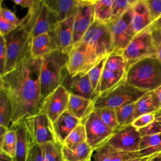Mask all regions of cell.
Segmentation results:
<instances>
[{
  "label": "cell",
  "mask_w": 161,
  "mask_h": 161,
  "mask_svg": "<svg viewBox=\"0 0 161 161\" xmlns=\"http://www.w3.org/2000/svg\"><path fill=\"white\" fill-rule=\"evenodd\" d=\"M42 65V58L30 57L0 75V89L8 94L13 106V124L42 112L44 101L40 80Z\"/></svg>",
  "instance_id": "1"
},
{
  "label": "cell",
  "mask_w": 161,
  "mask_h": 161,
  "mask_svg": "<svg viewBox=\"0 0 161 161\" xmlns=\"http://www.w3.org/2000/svg\"><path fill=\"white\" fill-rule=\"evenodd\" d=\"M125 81L145 92L161 86V63L157 57H147L129 66Z\"/></svg>",
  "instance_id": "2"
},
{
  "label": "cell",
  "mask_w": 161,
  "mask_h": 161,
  "mask_svg": "<svg viewBox=\"0 0 161 161\" xmlns=\"http://www.w3.org/2000/svg\"><path fill=\"white\" fill-rule=\"evenodd\" d=\"M4 38L7 49L4 74L14 69L25 59L31 57L33 37L25 17L21 19V23L19 26L4 36Z\"/></svg>",
  "instance_id": "3"
},
{
  "label": "cell",
  "mask_w": 161,
  "mask_h": 161,
  "mask_svg": "<svg viewBox=\"0 0 161 161\" xmlns=\"http://www.w3.org/2000/svg\"><path fill=\"white\" fill-rule=\"evenodd\" d=\"M68 62L69 54L58 50L42 58L40 80L41 94L44 99L60 86L62 71Z\"/></svg>",
  "instance_id": "4"
},
{
  "label": "cell",
  "mask_w": 161,
  "mask_h": 161,
  "mask_svg": "<svg viewBox=\"0 0 161 161\" xmlns=\"http://www.w3.org/2000/svg\"><path fill=\"white\" fill-rule=\"evenodd\" d=\"M79 43L101 58H106L114 52L113 40L108 24L94 20Z\"/></svg>",
  "instance_id": "5"
},
{
  "label": "cell",
  "mask_w": 161,
  "mask_h": 161,
  "mask_svg": "<svg viewBox=\"0 0 161 161\" xmlns=\"http://www.w3.org/2000/svg\"><path fill=\"white\" fill-rule=\"evenodd\" d=\"M145 93L125 80L110 91L99 96L94 101V109L102 108L116 109L124 105L136 103Z\"/></svg>",
  "instance_id": "6"
},
{
  "label": "cell",
  "mask_w": 161,
  "mask_h": 161,
  "mask_svg": "<svg viewBox=\"0 0 161 161\" xmlns=\"http://www.w3.org/2000/svg\"><path fill=\"white\" fill-rule=\"evenodd\" d=\"M25 17L33 38L51 32L58 22L45 0H35L33 6L28 9Z\"/></svg>",
  "instance_id": "7"
},
{
  "label": "cell",
  "mask_w": 161,
  "mask_h": 161,
  "mask_svg": "<svg viewBox=\"0 0 161 161\" xmlns=\"http://www.w3.org/2000/svg\"><path fill=\"white\" fill-rule=\"evenodd\" d=\"M156 53L157 47L148 26L134 36L123 51L122 55L129 67L133 64L145 58L156 57Z\"/></svg>",
  "instance_id": "8"
},
{
  "label": "cell",
  "mask_w": 161,
  "mask_h": 161,
  "mask_svg": "<svg viewBox=\"0 0 161 161\" xmlns=\"http://www.w3.org/2000/svg\"><path fill=\"white\" fill-rule=\"evenodd\" d=\"M114 45V52L122 53L136 35L133 25L132 5L118 19L108 23Z\"/></svg>",
  "instance_id": "9"
},
{
  "label": "cell",
  "mask_w": 161,
  "mask_h": 161,
  "mask_svg": "<svg viewBox=\"0 0 161 161\" xmlns=\"http://www.w3.org/2000/svg\"><path fill=\"white\" fill-rule=\"evenodd\" d=\"M25 123L35 144L43 145L56 140L53 123L43 112L25 118Z\"/></svg>",
  "instance_id": "10"
},
{
  "label": "cell",
  "mask_w": 161,
  "mask_h": 161,
  "mask_svg": "<svg viewBox=\"0 0 161 161\" xmlns=\"http://www.w3.org/2000/svg\"><path fill=\"white\" fill-rule=\"evenodd\" d=\"M81 43L74 45L69 53L67 69L71 75L86 74L101 59Z\"/></svg>",
  "instance_id": "11"
},
{
  "label": "cell",
  "mask_w": 161,
  "mask_h": 161,
  "mask_svg": "<svg viewBox=\"0 0 161 161\" xmlns=\"http://www.w3.org/2000/svg\"><path fill=\"white\" fill-rule=\"evenodd\" d=\"M81 122L86 128L87 143L94 150L106 143L114 133L99 119L94 111Z\"/></svg>",
  "instance_id": "12"
},
{
  "label": "cell",
  "mask_w": 161,
  "mask_h": 161,
  "mask_svg": "<svg viewBox=\"0 0 161 161\" xmlns=\"http://www.w3.org/2000/svg\"><path fill=\"white\" fill-rule=\"evenodd\" d=\"M60 85L70 95L79 96L93 101L96 99L87 74L72 76L69 74L67 66L62 71Z\"/></svg>",
  "instance_id": "13"
},
{
  "label": "cell",
  "mask_w": 161,
  "mask_h": 161,
  "mask_svg": "<svg viewBox=\"0 0 161 161\" xmlns=\"http://www.w3.org/2000/svg\"><path fill=\"white\" fill-rule=\"evenodd\" d=\"M142 136L138 129L132 125L118 128L107 143L121 151L138 152Z\"/></svg>",
  "instance_id": "14"
},
{
  "label": "cell",
  "mask_w": 161,
  "mask_h": 161,
  "mask_svg": "<svg viewBox=\"0 0 161 161\" xmlns=\"http://www.w3.org/2000/svg\"><path fill=\"white\" fill-rule=\"evenodd\" d=\"M94 20V0H80L74 21V46L80 42Z\"/></svg>",
  "instance_id": "15"
},
{
  "label": "cell",
  "mask_w": 161,
  "mask_h": 161,
  "mask_svg": "<svg viewBox=\"0 0 161 161\" xmlns=\"http://www.w3.org/2000/svg\"><path fill=\"white\" fill-rule=\"evenodd\" d=\"M69 97L70 94L68 91L62 86H59L45 98L42 112L45 113L53 123L67 110Z\"/></svg>",
  "instance_id": "16"
},
{
  "label": "cell",
  "mask_w": 161,
  "mask_h": 161,
  "mask_svg": "<svg viewBox=\"0 0 161 161\" xmlns=\"http://www.w3.org/2000/svg\"><path fill=\"white\" fill-rule=\"evenodd\" d=\"M74 16L58 22L54 29L50 32L57 50L67 54L69 53L74 47L73 26Z\"/></svg>",
  "instance_id": "17"
},
{
  "label": "cell",
  "mask_w": 161,
  "mask_h": 161,
  "mask_svg": "<svg viewBox=\"0 0 161 161\" xmlns=\"http://www.w3.org/2000/svg\"><path fill=\"white\" fill-rule=\"evenodd\" d=\"M17 134L16 155L14 161H26L30 148L35 145L28 131L24 119L12 125Z\"/></svg>",
  "instance_id": "18"
},
{
  "label": "cell",
  "mask_w": 161,
  "mask_h": 161,
  "mask_svg": "<svg viewBox=\"0 0 161 161\" xmlns=\"http://www.w3.org/2000/svg\"><path fill=\"white\" fill-rule=\"evenodd\" d=\"M133 157H139L138 153L121 151L106 142L94 150L91 160V161H125Z\"/></svg>",
  "instance_id": "19"
},
{
  "label": "cell",
  "mask_w": 161,
  "mask_h": 161,
  "mask_svg": "<svg viewBox=\"0 0 161 161\" xmlns=\"http://www.w3.org/2000/svg\"><path fill=\"white\" fill-rule=\"evenodd\" d=\"M80 123V119L66 110L53 123L56 140L64 144L67 137Z\"/></svg>",
  "instance_id": "20"
},
{
  "label": "cell",
  "mask_w": 161,
  "mask_h": 161,
  "mask_svg": "<svg viewBox=\"0 0 161 161\" xmlns=\"http://www.w3.org/2000/svg\"><path fill=\"white\" fill-rule=\"evenodd\" d=\"M45 2L58 22L74 16L80 4V0H45Z\"/></svg>",
  "instance_id": "21"
},
{
  "label": "cell",
  "mask_w": 161,
  "mask_h": 161,
  "mask_svg": "<svg viewBox=\"0 0 161 161\" xmlns=\"http://www.w3.org/2000/svg\"><path fill=\"white\" fill-rule=\"evenodd\" d=\"M132 8L133 25L136 35L148 27L152 20L146 0H135Z\"/></svg>",
  "instance_id": "22"
},
{
  "label": "cell",
  "mask_w": 161,
  "mask_h": 161,
  "mask_svg": "<svg viewBox=\"0 0 161 161\" xmlns=\"http://www.w3.org/2000/svg\"><path fill=\"white\" fill-rule=\"evenodd\" d=\"M56 50V46L50 33L42 34L32 38L31 56L33 58H42Z\"/></svg>",
  "instance_id": "23"
},
{
  "label": "cell",
  "mask_w": 161,
  "mask_h": 161,
  "mask_svg": "<svg viewBox=\"0 0 161 161\" xmlns=\"http://www.w3.org/2000/svg\"><path fill=\"white\" fill-rule=\"evenodd\" d=\"M93 103V101L70 94L67 110L82 121L94 111Z\"/></svg>",
  "instance_id": "24"
},
{
  "label": "cell",
  "mask_w": 161,
  "mask_h": 161,
  "mask_svg": "<svg viewBox=\"0 0 161 161\" xmlns=\"http://www.w3.org/2000/svg\"><path fill=\"white\" fill-rule=\"evenodd\" d=\"M94 149L84 142L73 148L63 145L62 153L65 161H87L91 159Z\"/></svg>",
  "instance_id": "25"
},
{
  "label": "cell",
  "mask_w": 161,
  "mask_h": 161,
  "mask_svg": "<svg viewBox=\"0 0 161 161\" xmlns=\"http://www.w3.org/2000/svg\"><path fill=\"white\" fill-rule=\"evenodd\" d=\"M138 153L139 157L161 153V133L142 136Z\"/></svg>",
  "instance_id": "26"
},
{
  "label": "cell",
  "mask_w": 161,
  "mask_h": 161,
  "mask_svg": "<svg viewBox=\"0 0 161 161\" xmlns=\"http://www.w3.org/2000/svg\"><path fill=\"white\" fill-rule=\"evenodd\" d=\"M125 75L104 67L97 89V96L113 89L125 80Z\"/></svg>",
  "instance_id": "27"
},
{
  "label": "cell",
  "mask_w": 161,
  "mask_h": 161,
  "mask_svg": "<svg viewBox=\"0 0 161 161\" xmlns=\"http://www.w3.org/2000/svg\"><path fill=\"white\" fill-rule=\"evenodd\" d=\"M13 109L6 92L0 89V126L9 129L13 124Z\"/></svg>",
  "instance_id": "28"
},
{
  "label": "cell",
  "mask_w": 161,
  "mask_h": 161,
  "mask_svg": "<svg viewBox=\"0 0 161 161\" xmlns=\"http://www.w3.org/2000/svg\"><path fill=\"white\" fill-rule=\"evenodd\" d=\"M114 0H94L95 20L108 24L110 22Z\"/></svg>",
  "instance_id": "29"
},
{
  "label": "cell",
  "mask_w": 161,
  "mask_h": 161,
  "mask_svg": "<svg viewBox=\"0 0 161 161\" xmlns=\"http://www.w3.org/2000/svg\"><path fill=\"white\" fill-rule=\"evenodd\" d=\"M40 146L44 161H65L62 153V143L58 142H53Z\"/></svg>",
  "instance_id": "30"
},
{
  "label": "cell",
  "mask_w": 161,
  "mask_h": 161,
  "mask_svg": "<svg viewBox=\"0 0 161 161\" xmlns=\"http://www.w3.org/2000/svg\"><path fill=\"white\" fill-rule=\"evenodd\" d=\"M104 67L126 76L128 65L122 53L113 52L106 58Z\"/></svg>",
  "instance_id": "31"
},
{
  "label": "cell",
  "mask_w": 161,
  "mask_h": 161,
  "mask_svg": "<svg viewBox=\"0 0 161 161\" xmlns=\"http://www.w3.org/2000/svg\"><path fill=\"white\" fill-rule=\"evenodd\" d=\"M17 143V134L15 129L11 127L6 132L5 135L1 138L0 149L3 152L12 158H14L16 155Z\"/></svg>",
  "instance_id": "32"
},
{
  "label": "cell",
  "mask_w": 161,
  "mask_h": 161,
  "mask_svg": "<svg viewBox=\"0 0 161 161\" xmlns=\"http://www.w3.org/2000/svg\"><path fill=\"white\" fill-rule=\"evenodd\" d=\"M135 103L126 104L116 109V118L119 127L131 125L135 119Z\"/></svg>",
  "instance_id": "33"
},
{
  "label": "cell",
  "mask_w": 161,
  "mask_h": 161,
  "mask_svg": "<svg viewBox=\"0 0 161 161\" xmlns=\"http://www.w3.org/2000/svg\"><path fill=\"white\" fill-rule=\"evenodd\" d=\"M94 111L99 119L114 131L119 128L116 118L115 109L110 108H102L94 109Z\"/></svg>",
  "instance_id": "34"
},
{
  "label": "cell",
  "mask_w": 161,
  "mask_h": 161,
  "mask_svg": "<svg viewBox=\"0 0 161 161\" xmlns=\"http://www.w3.org/2000/svg\"><path fill=\"white\" fill-rule=\"evenodd\" d=\"M84 142H87L86 131L84 125L81 122L69 134L63 145L69 148H73Z\"/></svg>",
  "instance_id": "35"
},
{
  "label": "cell",
  "mask_w": 161,
  "mask_h": 161,
  "mask_svg": "<svg viewBox=\"0 0 161 161\" xmlns=\"http://www.w3.org/2000/svg\"><path fill=\"white\" fill-rule=\"evenodd\" d=\"M135 104V119L142 114L153 113L158 110L153 105L150 92H146Z\"/></svg>",
  "instance_id": "36"
},
{
  "label": "cell",
  "mask_w": 161,
  "mask_h": 161,
  "mask_svg": "<svg viewBox=\"0 0 161 161\" xmlns=\"http://www.w3.org/2000/svg\"><path fill=\"white\" fill-rule=\"evenodd\" d=\"M106 58L101 59L96 65H95L87 73L89 80L92 85L94 94L97 97V89L101 80V75L104 67Z\"/></svg>",
  "instance_id": "37"
},
{
  "label": "cell",
  "mask_w": 161,
  "mask_h": 161,
  "mask_svg": "<svg viewBox=\"0 0 161 161\" xmlns=\"http://www.w3.org/2000/svg\"><path fill=\"white\" fill-rule=\"evenodd\" d=\"M134 1L135 0H114L110 22L120 18Z\"/></svg>",
  "instance_id": "38"
},
{
  "label": "cell",
  "mask_w": 161,
  "mask_h": 161,
  "mask_svg": "<svg viewBox=\"0 0 161 161\" xmlns=\"http://www.w3.org/2000/svg\"><path fill=\"white\" fill-rule=\"evenodd\" d=\"M139 132L142 136L150 135L161 133V109L155 111V119L153 123L147 126L139 129Z\"/></svg>",
  "instance_id": "39"
},
{
  "label": "cell",
  "mask_w": 161,
  "mask_h": 161,
  "mask_svg": "<svg viewBox=\"0 0 161 161\" xmlns=\"http://www.w3.org/2000/svg\"><path fill=\"white\" fill-rule=\"evenodd\" d=\"M155 119V112L142 114L137 117L132 123V125L137 129L145 128L153 123Z\"/></svg>",
  "instance_id": "40"
},
{
  "label": "cell",
  "mask_w": 161,
  "mask_h": 161,
  "mask_svg": "<svg viewBox=\"0 0 161 161\" xmlns=\"http://www.w3.org/2000/svg\"><path fill=\"white\" fill-rule=\"evenodd\" d=\"M152 22L161 16V0H146Z\"/></svg>",
  "instance_id": "41"
},
{
  "label": "cell",
  "mask_w": 161,
  "mask_h": 161,
  "mask_svg": "<svg viewBox=\"0 0 161 161\" xmlns=\"http://www.w3.org/2000/svg\"><path fill=\"white\" fill-rule=\"evenodd\" d=\"M0 16H2L7 21L17 26H19L21 23V19H19L12 11L6 7H3L2 1L1 2Z\"/></svg>",
  "instance_id": "42"
},
{
  "label": "cell",
  "mask_w": 161,
  "mask_h": 161,
  "mask_svg": "<svg viewBox=\"0 0 161 161\" xmlns=\"http://www.w3.org/2000/svg\"><path fill=\"white\" fill-rule=\"evenodd\" d=\"M0 75L4 73L7 58V49L4 36H0Z\"/></svg>",
  "instance_id": "43"
},
{
  "label": "cell",
  "mask_w": 161,
  "mask_h": 161,
  "mask_svg": "<svg viewBox=\"0 0 161 161\" xmlns=\"http://www.w3.org/2000/svg\"><path fill=\"white\" fill-rule=\"evenodd\" d=\"M26 161H44L41 146L35 144L30 150Z\"/></svg>",
  "instance_id": "44"
},
{
  "label": "cell",
  "mask_w": 161,
  "mask_h": 161,
  "mask_svg": "<svg viewBox=\"0 0 161 161\" xmlns=\"http://www.w3.org/2000/svg\"><path fill=\"white\" fill-rule=\"evenodd\" d=\"M16 27L17 26L7 21L2 16H0V36H5Z\"/></svg>",
  "instance_id": "45"
},
{
  "label": "cell",
  "mask_w": 161,
  "mask_h": 161,
  "mask_svg": "<svg viewBox=\"0 0 161 161\" xmlns=\"http://www.w3.org/2000/svg\"><path fill=\"white\" fill-rule=\"evenodd\" d=\"M152 102L157 109H161V86L150 92Z\"/></svg>",
  "instance_id": "46"
},
{
  "label": "cell",
  "mask_w": 161,
  "mask_h": 161,
  "mask_svg": "<svg viewBox=\"0 0 161 161\" xmlns=\"http://www.w3.org/2000/svg\"><path fill=\"white\" fill-rule=\"evenodd\" d=\"M14 4L23 8H26L28 9L31 8L35 2V0H13Z\"/></svg>",
  "instance_id": "47"
},
{
  "label": "cell",
  "mask_w": 161,
  "mask_h": 161,
  "mask_svg": "<svg viewBox=\"0 0 161 161\" xmlns=\"http://www.w3.org/2000/svg\"><path fill=\"white\" fill-rule=\"evenodd\" d=\"M149 28L152 31L161 30V16L149 26Z\"/></svg>",
  "instance_id": "48"
},
{
  "label": "cell",
  "mask_w": 161,
  "mask_h": 161,
  "mask_svg": "<svg viewBox=\"0 0 161 161\" xmlns=\"http://www.w3.org/2000/svg\"><path fill=\"white\" fill-rule=\"evenodd\" d=\"M0 161H14L13 159L7 154L0 152Z\"/></svg>",
  "instance_id": "49"
},
{
  "label": "cell",
  "mask_w": 161,
  "mask_h": 161,
  "mask_svg": "<svg viewBox=\"0 0 161 161\" xmlns=\"http://www.w3.org/2000/svg\"><path fill=\"white\" fill-rule=\"evenodd\" d=\"M152 156V155L149 157H133V158H131L128 160H126L125 161H147L151 158Z\"/></svg>",
  "instance_id": "50"
},
{
  "label": "cell",
  "mask_w": 161,
  "mask_h": 161,
  "mask_svg": "<svg viewBox=\"0 0 161 161\" xmlns=\"http://www.w3.org/2000/svg\"><path fill=\"white\" fill-rule=\"evenodd\" d=\"M147 161H161V153L152 155L151 158Z\"/></svg>",
  "instance_id": "51"
},
{
  "label": "cell",
  "mask_w": 161,
  "mask_h": 161,
  "mask_svg": "<svg viewBox=\"0 0 161 161\" xmlns=\"http://www.w3.org/2000/svg\"><path fill=\"white\" fill-rule=\"evenodd\" d=\"M156 57L161 63V43L157 46V53Z\"/></svg>",
  "instance_id": "52"
},
{
  "label": "cell",
  "mask_w": 161,
  "mask_h": 161,
  "mask_svg": "<svg viewBox=\"0 0 161 161\" xmlns=\"http://www.w3.org/2000/svg\"><path fill=\"white\" fill-rule=\"evenodd\" d=\"M87 161H91V160L90 159V160H87Z\"/></svg>",
  "instance_id": "53"
}]
</instances>
